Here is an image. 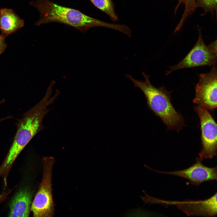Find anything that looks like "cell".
<instances>
[{"label": "cell", "instance_id": "15", "mask_svg": "<svg viewBox=\"0 0 217 217\" xmlns=\"http://www.w3.org/2000/svg\"><path fill=\"white\" fill-rule=\"evenodd\" d=\"M5 37L2 34L0 35V55L4 51L6 48L7 45L5 41Z\"/></svg>", "mask_w": 217, "mask_h": 217}, {"label": "cell", "instance_id": "17", "mask_svg": "<svg viewBox=\"0 0 217 217\" xmlns=\"http://www.w3.org/2000/svg\"></svg>", "mask_w": 217, "mask_h": 217}, {"label": "cell", "instance_id": "14", "mask_svg": "<svg viewBox=\"0 0 217 217\" xmlns=\"http://www.w3.org/2000/svg\"><path fill=\"white\" fill-rule=\"evenodd\" d=\"M178 3L175 7L178 9L181 5H184V11L187 13H190L193 12L196 9V0H177Z\"/></svg>", "mask_w": 217, "mask_h": 217}, {"label": "cell", "instance_id": "3", "mask_svg": "<svg viewBox=\"0 0 217 217\" xmlns=\"http://www.w3.org/2000/svg\"><path fill=\"white\" fill-rule=\"evenodd\" d=\"M144 81L137 80L130 75L127 77L131 80L135 87L140 88L146 99L148 107L159 117L168 130L178 132L184 125L183 116L175 110L171 102V91L167 90L164 86L156 88L149 80V76L144 72Z\"/></svg>", "mask_w": 217, "mask_h": 217}, {"label": "cell", "instance_id": "5", "mask_svg": "<svg viewBox=\"0 0 217 217\" xmlns=\"http://www.w3.org/2000/svg\"><path fill=\"white\" fill-rule=\"evenodd\" d=\"M198 29L199 36L193 47L180 62L175 65L169 67L170 69L166 71V75L175 71L185 68L216 66L217 40L207 46L204 41L201 29L198 27Z\"/></svg>", "mask_w": 217, "mask_h": 217}, {"label": "cell", "instance_id": "6", "mask_svg": "<svg viewBox=\"0 0 217 217\" xmlns=\"http://www.w3.org/2000/svg\"><path fill=\"white\" fill-rule=\"evenodd\" d=\"M194 109L198 115L200 121L202 148L199 158L212 159L217 151V124L213 118L205 108L195 106Z\"/></svg>", "mask_w": 217, "mask_h": 217}, {"label": "cell", "instance_id": "11", "mask_svg": "<svg viewBox=\"0 0 217 217\" xmlns=\"http://www.w3.org/2000/svg\"><path fill=\"white\" fill-rule=\"evenodd\" d=\"M24 24V20L13 9L3 8L0 10V30L2 34L5 37L23 27Z\"/></svg>", "mask_w": 217, "mask_h": 217}, {"label": "cell", "instance_id": "13", "mask_svg": "<svg viewBox=\"0 0 217 217\" xmlns=\"http://www.w3.org/2000/svg\"><path fill=\"white\" fill-rule=\"evenodd\" d=\"M217 5V0H196V8H201L204 10L202 16L209 13L212 17H214L215 15L216 17Z\"/></svg>", "mask_w": 217, "mask_h": 217}, {"label": "cell", "instance_id": "1", "mask_svg": "<svg viewBox=\"0 0 217 217\" xmlns=\"http://www.w3.org/2000/svg\"><path fill=\"white\" fill-rule=\"evenodd\" d=\"M51 93L47 92L43 98L35 105L24 113L16 123L17 130L9 150L0 166V177L6 178L18 155L33 137L44 130L43 120L49 112L48 106L57 98H50Z\"/></svg>", "mask_w": 217, "mask_h": 217}, {"label": "cell", "instance_id": "4", "mask_svg": "<svg viewBox=\"0 0 217 217\" xmlns=\"http://www.w3.org/2000/svg\"><path fill=\"white\" fill-rule=\"evenodd\" d=\"M54 161L52 157H44L42 159V179L31 206L30 210L34 217H49L53 215L52 178Z\"/></svg>", "mask_w": 217, "mask_h": 217}, {"label": "cell", "instance_id": "2", "mask_svg": "<svg viewBox=\"0 0 217 217\" xmlns=\"http://www.w3.org/2000/svg\"><path fill=\"white\" fill-rule=\"evenodd\" d=\"M30 5L36 8L40 14L39 19L35 23L36 26L55 22L72 27L84 33L90 28L101 27L122 32L123 24L108 23L89 16L79 10L61 6L49 0L31 1Z\"/></svg>", "mask_w": 217, "mask_h": 217}, {"label": "cell", "instance_id": "8", "mask_svg": "<svg viewBox=\"0 0 217 217\" xmlns=\"http://www.w3.org/2000/svg\"><path fill=\"white\" fill-rule=\"evenodd\" d=\"M217 192L209 198L204 200L183 201L160 200L164 205H174L187 216H215L217 214Z\"/></svg>", "mask_w": 217, "mask_h": 217}, {"label": "cell", "instance_id": "10", "mask_svg": "<svg viewBox=\"0 0 217 217\" xmlns=\"http://www.w3.org/2000/svg\"><path fill=\"white\" fill-rule=\"evenodd\" d=\"M32 195L27 189H22L15 195L10 204V217H28L31 205Z\"/></svg>", "mask_w": 217, "mask_h": 217}, {"label": "cell", "instance_id": "12", "mask_svg": "<svg viewBox=\"0 0 217 217\" xmlns=\"http://www.w3.org/2000/svg\"><path fill=\"white\" fill-rule=\"evenodd\" d=\"M94 5L106 14L114 22L118 21L117 14L115 11L114 4L112 0H89Z\"/></svg>", "mask_w": 217, "mask_h": 217}, {"label": "cell", "instance_id": "16", "mask_svg": "<svg viewBox=\"0 0 217 217\" xmlns=\"http://www.w3.org/2000/svg\"><path fill=\"white\" fill-rule=\"evenodd\" d=\"M6 119V117L0 119V122L4 121Z\"/></svg>", "mask_w": 217, "mask_h": 217}, {"label": "cell", "instance_id": "7", "mask_svg": "<svg viewBox=\"0 0 217 217\" xmlns=\"http://www.w3.org/2000/svg\"><path fill=\"white\" fill-rule=\"evenodd\" d=\"M199 78L195 87V96L193 102L213 111L217 106L216 66H213L209 72L199 74Z\"/></svg>", "mask_w": 217, "mask_h": 217}, {"label": "cell", "instance_id": "9", "mask_svg": "<svg viewBox=\"0 0 217 217\" xmlns=\"http://www.w3.org/2000/svg\"><path fill=\"white\" fill-rule=\"evenodd\" d=\"M202 160L196 158V162L189 168L182 170L171 171L153 170L159 173L172 175L186 178L193 185L198 186L205 181L216 180L217 167L209 168L204 165Z\"/></svg>", "mask_w": 217, "mask_h": 217}]
</instances>
